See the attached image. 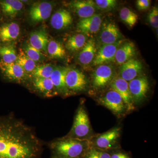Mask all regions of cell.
Here are the masks:
<instances>
[{
    "mask_svg": "<svg viewBox=\"0 0 158 158\" xmlns=\"http://www.w3.org/2000/svg\"><path fill=\"white\" fill-rule=\"evenodd\" d=\"M52 3L47 2H39L33 4L29 10V17L32 22L44 21L50 16L52 10Z\"/></svg>",
    "mask_w": 158,
    "mask_h": 158,
    "instance_id": "5bb4252c",
    "label": "cell"
},
{
    "mask_svg": "<svg viewBox=\"0 0 158 158\" xmlns=\"http://www.w3.org/2000/svg\"><path fill=\"white\" fill-rule=\"evenodd\" d=\"M123 38L124 37L115 23L106 21L102 23L98 39L101 46L113 44L123 40Z\"/></svg>",
    "mask_w": 158,
    "mask_h": 158,
    "instance_id": "ba28073f",
    "label": "cell"
},
{
    "mask_svg": "<svg viewBox=\"0 0 158 158\" xmlns=\"http://www.w3.org/2000/svg\"><path fill=\"white\" fill-rule=\"evenodd\" d=\"M0 71L3 78L19 84L26 83L29 76L16 62L7 63L0 61Z\"/></svg>",
    "mask_w": 158,
    "mask_h": 158,
    "instance_id": "30bf717a",
    "label": "cell"
},
{
    "mask_svg": "<svg viewBox=\"0 0 158 158\" xmlns=\"http://www.w3.org/2000/svg\"><path fill=\"white\" fill-rule=\"evenodd\" d=\"M96 9L102 11H110L116 9L117 2L116 0H95Z\"/></svg>",
    "mask_w": 158,
    "mask_h": 158,
    "instance_id": "1f68e13d",
    "label": "cell"
},
{
    "mask_svg": "<svg viewBox=\"0 0 158 158\" xmlns=\"http://www.w3.org/2000/svg\"><path fill=\"white\" fill-rule=\"evenodd\" d=\"M111 89L116 91L122 98L127 112H131L135 109V105L129 89L128 82L120 77H114L110 84Z\"/></svg>",
    "mask_w": 158,
    "mask_h": 158,
    "instance_id": "7c38bea8",
    "label": "cell"
},
{
    "mask_svg": "<svg viewBox=\"0 0 158 158\" xmlns=\"http://www.w3.org/2000/svg\"><path fill=\"white\" fill-rule=\"evenodd\" d=\"M65 84L71 95L86 90L88 81L85 74L76 69H70L65 76Z\"/></svg>",
    "mask_w": 158,
    "mask_h": 158,
    "instance_id": "52a82bcc",
    "label": "cell"
},
{
    "mask_svg": "<svg viewBox=\"0 0 158 158\" xmlns=\"http://www.w3.org/2000/svg\"><path fill=\"white\" fill-rule=\"evenodd\" d=\"M23 3L18 0H0V13L7 18L12 19L21 11Z\"/></svg>",
    "mask_w": 158,
    "mask_h": 158,
    "instance_id": "603a6c76",
    "label": "cell"
},
{
    "mask_svg": "<svg viewBox=\"0 0 158 158\" xmlns=\"http://www.w3.org/2000/svg\"><path fill=\"white\" fill-rule=\"evenodd\" d=\"M73 22V19L70 12L65 9H60L53 15L51 25L55 30L62 31L69 27Z\"/></svg>",
    "mask_w": 158,
    "mask_h": 158,
    "instance_id": "ffe728a7",
    "label": "cell"
},
{
    "mask_svg": "<svg viewBox=\"0 0 158 158\" xmlns=\"http://www.w3.org/2000/svg\"><path fill=\"white\" fill-rule=\"evenodd\" d=\"M40 148L32 128L13 115L0 116V158H36Z\"/></svg>",
    "mask_w": 158,
    "mask_h": 158,
    "instance_id": "6da1fadb",
    "label": "cell"
},
{
    "mask_svg": "<svg viewBox=\"0 0 158 158\" xmlns=\"http://www.w3.org/2000/svg\"><path fill=\"white\" fill-rule=\"evenodd\" d=\"M47 53L52 59H62L66 56V52L61 43L56 40L49 41Z\"/></svg>",
    "mask_w": 158,
    "mask_h": 158,
    "instance_id": "4316f807",
    "label": "cell"
},
{
    "mask_svg": "<svg viewBox=\"0 0 158 158\" xmlns=\"http://www.w3.org/2000/svg\"><path fill=\"white\" fill-rule=\"evenodd\" d=\"M147 19L150 25L154 28L158 27V8L154 6L147 15Z\"/></svg>",
    "mask_w": 158,
    "mask_h": 158,
    "instance_id": "836d02e7",
    "label": "cell"
},
{
    "mask_svg": "<svg viewBox=\"0 0 158 158\" xmlns=\"http://www.w3.org/2000/svg\"><path fill=\"white\" fill-rule=\"evenodd\" d=\"M124 41V40L123 39L113 44L101 46L96 52L92 62V65L99 66L107 64L111 62H115V56L116 50L119 45Z\"/></svg>",
    "mask_w": 158,
    "mask_h": 158,
    "instance_id": "8fae6325",
    "label": "cell"
},
{
    "mask_svg": "<svg viewBox=\"0 0 158 158\" xmlns=\"http://www.w3.org/2000/svg\"><path fill=\"white\" fill-rule=\"evenodd\" d=\"M94 136L85 105L81 104L77 110L71 129L65 136L81 140H90Z\"/></svg>",
    "mask_w": 158,
    "mask_h": 158,
    "instance_id": "3957f363",
    "label": "cell"
},
{
    "mask_svg": "<svg viewBox=\"0 0 158 158\" xmlns=\"http://www.w3.org/2000/svg\"><path fill=\"white\" fill-rule=\"evenodd\" d=\"M31 85L34 91L44 97L51 98L58 95L50 78H33Z\"/></svg>",
    "mask_w": 158,
    "mask_h": 158,
    "instance_id": "d6986e66",
    "label": "cell"
},
{
    "mask_svg": "<svg viewBox=\"0 0 158 158\" xmlns=\"http://www.w3.org/2000/svg\"><path fill=\"white\" fill-rule=\"evenodd\" d=\"M85 158H111V156L104 150L91 147L84 155Z\"/></svg>",
    "mask_w": 158,
    "mask_h": 158,
    "instance_id": "d6a6232c",
    "label": "cell"
},
{
    "mask_svg": "<svg viewBox=\"0 0 158 158\" xmlns=\"http://www.w3.org/2000/svg\"><path fill=\"white\" fill-rule=\"evenodd\" d=\"M15 62L22 68L28 75L30 74V77L36 67L35 62L28 57L22 49H20L19 52L17 54V58Z\"/></svg>",
    "mask_w": 158,
    "mask_h": 158,
    "instance_id": "484cf974",
    "label": "cell"
},
{
    "mask_svg": "<svg viewBox=\"0 0 158 158\" xmlns=\"http://www.w3.org/2000/svg\"><path fill=\"white\" fill-rule=\"evenodd\" d=\"M137 50L134 43L131 41L123 42L116 50L115 61L117 64H122L127 62L136 56Z\"/></svg>",
    "mask_w": 158,
    "mask_h": 158,
    "instance_id": "44dd1931",
    "label": "cell"
},
{
    "mask_svg": "<svg viewBox=\"0 0 158 158\" xmlns=\"http://www.w3.org/2000/svg\"><path fill=\"white\" fill-rule=\"evenodd\" d=\"M30 44L38 50L47 53V47L49 42L48 35L43 29L33 31L30 34Z\"/></svg>",
    "mask_w": 158,
    "mask_h": 158,
    "instance_id": "cb8c5ba5",
    "label": "cell"
},
{
    "mask_svg": "<svg viewBox=\"0 0 158 158\" xmlns=\"http://www.w3.org/2000/svg\"><path fill=\"white\" fill-rule=\"evenodd\" d=\"M111 158H130V157L124 153L117 152L111 156Z\"/></svg>",
    "mask_w": 158,
    "mask_h": 158,
    "instance_id": "d590c367",
    "label": "cell"
},
{
    "mask_svg": "<svg viewBox=\"0 0 158 158\" xmlns=\"http://www.w3.org/2000/svg\"><path fill=\"white\" fill-rule=\"evenodd\" d=\"M69 7L82 19L87 18L95 14L96 6L94 1L91 0H75L69 3Z\"/></svg>",
    "mask_w": 158,
    "mask_h": 158,
    "instance_id": "e0dca14e",
    "label": "cell"
},
{
    "mask_svg": "<svg viewBox=\"0 0 158 158\" xmlns=\"http://www.w3.org/2000/svg\"><path fill=\"white\" fill-rule=\"evenodd\" d=\"M129 89L134 105L141 103L147 97L149 90V83L147 77L139 76L128 82Z\"/></svg>",
    "mask_w": 158,
    "mask_h": 158,
    "instance_id": "5b68a950",
    "label": "cell"
},
{
    "mask_svg": "<svg viewBox=\"0 0 158 158\" xmlns=\"http://www.w3.org/2000/svg\"><path fill=\"white\" fill-rule=\"evenodd\" d=\"M98 101L100 104L107 108L117 116H122L127 111L121 97L112 89L100 97Z\"/></svg>",
    "mask_w": 158,
    "mask_h": 158,
    "instance_id": "9c48e42d",
    "label": "cell"
},
{
    "mask_svg": "<svg viewBox=\"0 0 158 158\" xmlns=\"http://www.w3.org/2000/svg\"><path fill=\"white\" fill-rule=\"evenodd\" d=\"M143 65L138 59H132L120 65V77L128 82L139 76L142 72Z\"/></svg>",
    "mask_w": 158,
    "mask_h": 158,
    "instance_id": "9a60e30c",
    "label": "cell"
},
{
    "mask_svg": "<svg viewBox=\"0 0 158 158\" xmlns=\"http://www.w3.org/2000/svg\"><path fill=\"white\" fill-rule=\"evenodd\" d=\"M20 31L19 25L14 22L0 24V44H11L18 38Z\"/></svg>",
    "mask_w": 158,
    "mask_h": 158,
    "instance_id": "ac0fdd59",
    "label": "cell"
},
{
    "mask_svg": "<svg viewBox=\"0 0 158 158\" xmlns=\"http://www.w3.org/2000/svg\"><path fill=\"white\" fill-rule=\"evenodd\" d=\"M53 65L50 64H44L36 66L34 70L31 74L30 77L33 78H50L51 75L54 69Z\"/></svg>",
    "mask_w": 158,
    "mask_h": 158,
    "instance_id": "f1b7e54d",
    "label": "cell"
},
{
    "mask_svg": "<svg viewBox=\"0 0 158 158\" xmlns=\"http://www.w3.org/2000/svg\"><path fill=\"white\" fill-rule=\"evenodd\" d=\"M26 55L34 62H39L45 59V56L41 51L34 48L30 44H26L23 49Z\"/></svg>",
    "mask_w": 158,
    "mask_h": 158,
    "instance_id": "4dcf8cb0",
    "label": "cell"
},
{
    "mask_svg": "<svg viewBox=\"0 0 158 158\" xmlns=\"http://www.w3.org/2000/svg\"><path fill=\"white\" fill-rule=\"evenodd\" d=\"M151 3V1L150 0H138L136 2V5L138 10L144 11L149 8Z\"/></svg>",
    "mask_w": 158,
    "mask_h": 158,
    "instance_id": "e575fe53",
    "label": "cell"
},
{
    "mask_svg": "<svg viewBox=\"0 0 158 158\" xmlns=\"http://www.w3.org/2000/svg\"><path fill=\"white\" fill-rule=\"evenodd\" d=\"M119 17L121 20L129 27H132L138 20V15L131 9L124 7L119 11Z\"/></svg>",
    "mask_w": 158,
    "mask_h": 158,
    "instance_id": "f546056e",
    "label": "cell"
},
{
    "mask_svg": "<svg viewBox=\"0 0 158 158\" xmlns=\"http://www.w3.org/2000/svg\"><path fill=\"white\" fill-rule=\"evenodd\" d=\"M102 22L101 15L95 14L90 17L80 20L77 24V29L81 34L88 37L98 33Z\"/></svg>",
    "mask_w": 158,
    "mask_h": 158,
    "instance_id": "4fadbf2b",
    "label": "cell"
},
{
    "mask_svg": "<svg viewBox=\"0 0 158 158\" xmlns=\"http://www.w3.org/2000/svg\"><path fill=\"white\" fill-rule=\"evenodd\" d=\"M69 68L65 67H56L54 68L50 79L58 94L66 97L71 95L65 84V76Z\"/></svg>",
    "mask_w": 158,
    "mask_h": 158,
    "instance_id": "2e32d148",
    "label": "cell"
},
{
    "mask_svg": "<svg viewBox=\"0 0 158 158\" xmlns=\"http://www.w3.org/2000/svg\"><path fill=\"white\" fill-rule=\"evenodd\" d=\"M88 40V36L83 34H75L69 37L65 43V48L71 52L81 51Z\"/></svg>",
    "mask_w": 158,
    "mask_h": 158,
    "instance_id": "d4e9b609",
    "label": "cell"
},
{
    "mask_svg": "<svg viewBox=\"0 0 158 158\" xmlns=\"http://www.w3.org/2000/svg\"><path fill=\"white\" fill-rule=\"evenodd\" d=\"M121 134V127H116L108 131L94 136L90 140L92 147L102 150L118 148Z\"/></svg>",
    "mask_w": 158,
    "mask_h": 158,
    "instance_id": "277c9868",
    "label": "cell"
},
{
    "mask_svg": "<svg viewBox=\"0 0 158 158\" xmlns=\"http://www.w3.org/2000/svg\"><path fill=\"white\" fill-rule=\"evenodd\" d=\"M16 58L17 53L13 44H0V61L12 63L15 62Z\"/></svg>",
    "mask_w": 158,
    "mask_h": 158,
    "instance_id": "83f0119b",
    "label": "cell"
},
{
    "mask_svg": "<svg viewBox=\"0 0 158 158\" xmlns=\"http://www.w3.org/2000/svg\"><path fill=\"white\" fill-rule=\"evenodd\" d=\"M49 146L54 158H78L85 155L92 145L90 140L65 136L52 141Z\"/></svg>",
    "mask_w": 158,
    "mask_h": 158,
    "instance_id": "7a4b0ae2",
    "label": "cell"
},
{
    "mask_svg": "<svg viewBox=\"0 0 158 158\" xmlns=\"http://www.w3.org/2000/svg\"><path fill=\"white\" fill-rule=\"evenodd\" d=\"M97 52L96 42L94 38L88 39L84 47L80 51L77 59L84 66H88L93 62Z\"/></svg>",
    "mask_w": 158,
    "mask_h": 158,
    "instance_id": "7402d4cb",
    "label": "cell"
},
{
    "mask_svg": "<svg viewBox=\"0 0 158 158\" xmlns=\"http://www.w3.org/2000/svg\"><path fill=\"white\" fill-rule=\"evenodd\" d=\"M114 77V69L112 65H99L92 75V88L97 91L102 90L110 85Z\"/></svg>",
    "mask_w": 158,
    "mask_h": 158,
    "instance_id": "8992f818",
    "label": "cell"
}]
</instances>
